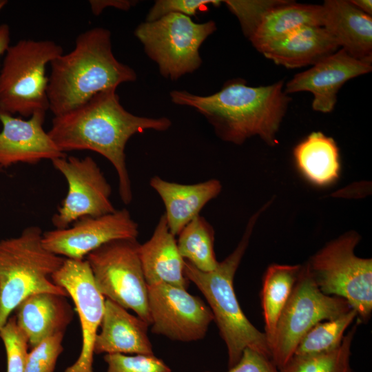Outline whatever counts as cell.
Returning <instances> with one entry per match:
<instances>
[{
    "label": "cell",
    "instance_id": "cell-21",
    "mask_svg": "<svg viewBox=\"0 0 372 372\" xmlns=\"http://www.w3.org/2000/svg\"><path fill=\"white\" fill-rule=\"evenodd\" d=\"M149 185L163 200L167 227L174 236L199 216L204 206L222 189L220 182L216 179L185 185L167 181L158 176L150 179Z\"/></svg>",
    "mask_w": 372,
    "mask_h": 372
},
{
    "label": "cell",
    "instance_id": "cell-33",
    "mask_svg": "<svg viewBox=\"0 0 372 372\" xmlns=\"http://www.w3.org/2000/svg\"><path fill=\"white\" fill-rule=\"evenodd\" d=\"M220 3L218 0H157L148 12L145 21H156L173 13L192 17L203 7L218 6Z\"/></svg>",
    "mask_w": 372,
    "mask_h": 372
},
{
    "label": "cell",
    "instance_id": "cell-12",
    "mask_svg": "<svg viewBox=\"0 0 372 372\" xmlns=\"http://www.w3.org/2000/svg\"><path fill=\"white\" fill-rule=\"evenodd\" d=\"M147 294L152 333L185 342L206 335L214 316L200 298L162 282L147 285Z\"/></svg>",
    "mask_w": 372,
    "mask_h": 372
},
{
    "label": "cell",
    "instance_id": "cell-37",
    "mask_svg": "<svg viewBox=\"0 0 372 372\" xmlns=\"http://www.w3.org/2000/svg\"><path fill=\"white\" fill-rule=\"evenodd\" d=\"M358 9L371 15L372 13V3L371 0H352L350 1Z\"/></svg>",
    "mask_w": 372,
    "mask_h": 372
},
{
    "label": "cell",
    "instance_id": "cell-20",
    "mask_svg": "<svg viewBox=\"0 0 372 372\" xmlns=\"http://www.w3.org/2000/svg\"><path fill=\"white\" fill-rule=\"evenodd\" d=\"M139 257L147 285L165 283L187 289L185 260L179 253L175 236L169 231L164 214L152 237L139 246Z\"/></svg>",
    "mask_w": 372,
    "mask_h": 372
},
{
    "label": "cell",
    "instance_id": "cell-38",
    "mask_svg": "<svg viewBox=\"0 0 372 372\" xmlns=\"http://www.w3.org/2000/svg\"><path fill=\"white\" fill-rule=\"evenodd\" d=\"M7 3H8V1L0 0V10H1L6 6Z\"/></svg>",
    "mask_w": 372,
    "mask_h": 372
},
{
    "label": "cell",
    "instance_id": "cell-32",
    "mask_svg": "<svg viewBox=\"0 0 372 372\" xmlns=\"http://www.w3.org/2000/svg\"><path fill=\"white\" fill-rule=\"evenodd\" d=\"M107 363L106 372H172L161 359L153 355H127L109 353L104 355Z\"/></svg>",
    "mask_w": 372,
    "mask_h": 372
},
{
    "label": "cell",
    "instance_id": "cell-23",
    "mask_svg": "<svg viewBox=\"0 0 372 372\" xmlns=\"http://www.w3.org/2000/svg\"><path fill=\"white\" fill-rule=\"evenodd\" d=\"M297 168L311 183L327 186L339 177V149L335 141L320 132H313L293 149Z\"/></svg>",
    "mask_w": 372,
    "mask_h": 372
},
{
    "label": "cell",
    "instance_id": "cell-16",
    "mask_svg": "<svg viewBox=\"0 0 372 372\" xmlns=\"http://www.w3.org/2000/svg\"><path fill=\"white\" fill-rule=\"evenodd\" d=\"M45 117V112H37L23 120L0 112V167L66 156L44 130Z\"/></svg>",
    "mask_w": 372,
    "mask_h": 372
},
{
    "label": "cell",
    "instance_id": "cell-1",
    "mask_svg": "<svg viewBox=\"0 0 372 372\" xmlns=\"http://www.w3.org/2000/svg\"><path fill=\"white\" fill-rule=\"evenodd\" d=\"M171 125L167 117L148 118L127 112L116 90L111 89L74 110L54 116L48 133L63 153L87 149L107 158L116 171L120 197L127 205L132 200L125 153L128 140L146 130L163 132Z\"/></svg>",
    "mask_w": 372,
    "mask_h": 372
},
{
    "label": "cell",
    "instance_id": "cell-5",
    "mask_svg": "<svg viewBox=\"0 0 372 372\" xmlns=\"http://www.w3.org/2000/svg\"><path fill=\"white\" fill-rule=\"evenodd\" d=\"M42 237L41 228L31 226L18 236L0 240V330L18 305L32 294L68 296L51 278L65 258L48 250Z\"/></svg>",
    "mask_w": 372,
    "mask_h": 372
},
{
    "label": "cell",
    "instance_id": "cell-35",
    "mask_svg": "<svg viewBox=\"0 0 372 372\" xmlns=\"http://www.w3.org/2000/svg\"><path fill=\"white\" fill-rule=\"evenodd\" d=\"M91 10L94 15H99L107 7L112 6L123 10H127L135 3L129 0H91L89 1Z\"/></svg>",
    "mask_w": 372,
    "mask_h": 372
},
{
    "label": "cell",
    "instance_id": "cell-26",
    "mask_svg": "<svg viewBox=\"0 0 372 372\" xmlns=\"http://www.w3.org/2000/svg\"><path fill=\"white\" fill-rule=\"evenodd\" d=\"M178 236L177 247L185 260L204 272L211 271L217 267L214 230L204 217L196 216Z\"/></svg>",
    "mask_w": 372,
    "mask_h": 372
},
{
    "label": "cell",
    "instance_id": "cell-7",
    "mask_svg": "<svg viewBox=\"0 0 372 372\" xmlns=\"http://www.w3.org/2000/svg\"><path fill=\"white\" fill-rule=\"evenodd\" d=\"M360 236L349 231L329 242L305 264L319 289L344 298L357 313L358 324L372 313V259L355 256Z\"/></svg>",
    "mask_w": 372,
    "mask_h": 372
},
{
    "label": "cell",
    "instance_id": "cell-2",
    "mask_svg": "<svg viewBox=\"0 0 372 372\" xmlns=\"http://www.w3.org/2000/svg\"><path fill=\"white\" fill-rule=\"evenodd\" d=\"M283 84L281 80L252 87L245 79H234L211 95L173 90L169 96L174 103L191 107L202 114L224 141L240 145L258 136L268 145H274L291 101L283 90Z\"/></svg>",
    "mask_w": 372,
    "mask_h": 372
},
{
    "label": "cell",
    "instance_id": "cell-9",
    "mask_svg": "<svg viewBox=\"0 0 372 372\" xmlns=\"http://www.w3.org/2000/svg\"><path fill=\"white\" fill-rule=\"evenodd\" d=\"M136 239L108 242L86 256L95 282L103 296L132 310L151 325L147 285Z\"/></svg>",
    "mask_w": 372,
    "mask_h": 372
},
{
    "label": "cell",
    "instance_id": "cell-25",
    "mask_svg": "<svg viewBox=\"0 0 372 372\" xmlns=\"http://www.w3.org/2000/svg\"><path fill=\"white\" fill-rule=\"evenodd\" d=\"M300 268V265L272 264L264 274L260 300L265 322L264 333L270 349L277 323L290 298Z\"/></svg>",
    "mask_w": 372,
    "mask_h": 372
},
{
    "label": "cell",
    "instance_id": "cell-14",
    "mask_svg": "<svg viewBox=\"0 0 372 372\" xmlns=\"http://www.w3.org/2000/svg\"><path fill=\"white\" fill-rule=\"evenodd\" d=\"M138 236V224L123 208L100 216L81 218L70 227L45 231L42 242L48 250L58 256L83 260L108 242L136 239Z\"/></svg>",
    "mask_w": 372,
    "mask_h": 372
},
{
    "label": "cell",
    "instance_id": "cell-15",
    "mask_svg": "<svg viewBox=\"0 0 372 372\" xmlns=\"http://www.w3.org/2000/svg\"><path fill=\"white\" fill-rule=\"evenodd\" d=\"M371 63L357 59L340 49L296 74L284 92L291 94L309 92L313 96L312 108L322 113L331 112L337 102V94L349 80L371 71Z\"/></svg>",
    "mask_w": 372,
    "mask_h": 372
},
{
    "label": "cell",
    "instance_id": "cell-27",
    "mask_svg": "<svg viewBox=\"0 0 372 372\" xmlns=\"http://www.w3.org/2000/svg\"><path fill=\"white\" fill-rule=\"evenodd\" d=\"M358 323L344 335L342 344L329 352L293 355L279 372H353L351 366V345Z\"/></svg>",
    "mask_w": 372,
    "mask_h": 372
},
{
    "label": "cell",
    "instance_id": "cell-31",
    "mask_svg": "<svg viewBox=\"0 0 372 372\" xmlns=\"http://www.w3.org/2000/svg\"><path fill=\"white\" fill-rule=\"evenodd\" d=\"M282 0L273 1H224L229 10L238 18L244 34L249 39L264 15Z\"/></svg>",
    "mask_w": 372,
    "mask_h": 372
},
{
    "label": "cell",
    "instance_id": "cell-24",
    "mask_svg": "<svg viewBox=\"0 0 372 372\" xmlns=\"http://www.w3.org/2000/svg\"><path fill=\"white\" fill-rule=\"evenodd\" d=\"M302 25H322V6L282 1L264 15L249 39L258 50Z\"/></svg>",
    "mask_w": 372,
    "mask_h": 372
},
{
    "label": "cell",
    "instance_id": "cell-29",
    "mask_svg": "<svg viewBox=\"0 0 372 372\" xmlns=\"http://www.w3.org/2000/svg\"><path fill=\"white\" fill-rule=\"evenodd\" d=\"M0 339L6 349L7 372H24L29 344L16 316L10 317L1 329Z\"/></svg>",
    "mask_w": 372,
    "mask_h": 372
},
{
    "label": "cell",
    "instance_id": "cell-19",
    "mask_svg": "<svg viewBox=\"0 0 372 372\" xmlns=\"http://www.w3.org/2000/svg\"><path fill=\"white\" fill-rule=\"evenodd\" d=\"M322 27L351 56L371 63L372 17L350 1L327 0L322 5Z\"/></svg>",
    "mask_w": 372,
    "mask_h": 372
},
{
    "label": "cell",
    "instance_id": "cell-4",
    "mask_svg": "<svg viewBox=\"0 0 372 372\" xmlns=\"http://www.w3.org/2000/svg\"><path fill=\"white\" fill-rule=\"evenodd\" d=\"M263 207L249 219L245 233L234 251L209 272L200 271L185 260V273L205 296L228 354L229 368L240 359L246 348L271 359L269 342L264 332L257 329L245 316L234 289V278L247 248L254 227Z\"/></svg>",
    "mask_w": 372,
    "mask_h": 372
},
{
    "label": "cell",
    "instance_id": "cell-3",
    "mask_svg": "<svg viewBox=\"0 0 372 372\" xmlns=\"http://www.w3.org/2000/svg\"><path fill=\"white\" fill-rule=\"evenodd\" d=\"M48 96L58 116L85 103L96 94L135 81L136 73L114 56L110 30L94 28L80 34L70 52L50 63Z\"/></svg>",
    "mask_w": 372,
    "mask_h": 372
},
{
    "label": "cell",
    "instance_id": "cell-28",
    "mask_svg": "<svg viewBox=\"0 0 372 372\" xmlns=\"http://www.w3.org/2000/svg\"><path fill=\"white\" fill-rule=\"evenodd\" d=\"M356 318V311L351 309L338 318L317 323L300 340L294 355L318 354L335 349L342 344L345 331Z\"/></svg>",
    "mask_w": 372,
    "mask_h": 372
},
{
    "label": "cell",
    "instance_id": "cell-30",
    "mask_svg": "<svg viewBox=\"0 0 372 372\" xmlns=\"http://www.w3.org/2000/svg\"><path fill=\"white\" fill-rule=\"evenodd\" d=\"M64 333L42 340L28 352L24 372H54L56 361L63 350Z\"/></svg>",
    "mask_w": 372,
    "mask_h": 372
},
{
    "label": "cell",
    "instance_id": "cell-34",
    "mask_svg": "<svg viewBox=\"0 0 372 372\" xmlns=\"http://www.w3.org/2000/svg\"><path fill=\"white\" fill-rule=\"evenodd\" d=\"M227 372H279V370L269 358L246 348L239 361Z\"/></svg>",
    "mask_w": 372,
    "mask_h": 372
},
{
    "label": "cell",
    "instance_id": "cell-8",
    "mask_svg": "<svg viewBox=\"0 0 372 372\" xmlns=\"http://www.w3.org/2000/svg\"><path fill=\"white\" fill-rule=\"evenodd\" d=\"M216 30L212 20L198 23L189 17L173 13L141 23L134 34L148 57L158 65L161 74L176 81L200 68L199 49Z\"/></svg>",
    "mask_w": 372,
    "mask_h": 372
},
{
    "label": "cell",
    "instance_id": "cell-17",
    "mask_svg": "<svg viewBox=\"0 0 372 372\" xmlns=\"http://www.w3.org/2000/svg\"><path fill=\"white\" fill-rule=\"evenodd\" d=\"M149 325L138 316L106 298L105 310L97 333L94 352L153 355L154 351L148 337Z\"/></svg>",
    "mask_w": 372,
    "mask_h": 372
},
{
    "label": "cell",
    "instance_id": "cell-36",
    "mask_svg": "<svg viewBox=\"0 0 372 372\" xmlns=\"http://www.w3.org/2000/svg\"><path fill=\"white\" fill-rule=\"evenodd\" d=\"M10 29L8 24H0V58L10 45Z\"/></svg>",
    "mask_w": 372,
    "mask_h": 372
},
{
    "label": "cell",
    "instance_id": "cell-6",
    "mask_svg": "<svg viewBox=\"0 0 372 372\" xmlns=\"http://www.w3.org/2000/svg\"><path fill=\"white\" fill-rule=\"evenodd\" d=\"M63 53L53 41L22 39L7 48L0 71V112L23 117L50 110L46 65Z\"/></svg>",
    "mask_w": 372,
    "mask_h": 372
},
{
    "label": "cell",
    "instance_id": "cell-11",
    "mask_svg": "<svg viewBox=\"0 0 372 372\" xmlns=\"http://www.w3.org/2000/svg\"><path fill=\"white\" fill-rule=\"evenodd\" d=\"M65 178L68 193L52 222L56 229H65L86 216H100L114 212L112 188L100 167L90 156H65L52 161Z\"/></svg>",
    "mask_w": 372,
    "mask_h": 372
},
{
    "label": "cell",
    "instance_id": "cell-10",
    "mask_svg": "<svg viewBox=\"0 0 372 372\" xmlns=\"http://www.w3.org/2000/svg\"><path fill=\"white\" fill-rule=\"evenodd\" d=\"M351 309L344 298L323 293L305 264L301 265L290 298L277 323L270 349L273 363L281 369L294 355L300 340L314 325L338 318Z\"/></svg>",
    "mask_w": 372,
    "mask_h": 372
},
{
    "label": "cell",
    "instance_id": "cell-13",
    "mask_svg": "<svg viewBox=\"0 0 372 372\" xmlns=\"http://www.w3.org/2000/svg\"><path fill=\"white\" fill-rule=\"evenodd\" d=\"M51 278L72 299L81 322V352L65 372H94V342L104 313L105 298L98 289L85 259L65 258Z\"/></svg>",
    "mask_w": 372,
    "mask_h": 372
},
{
    "label": "cell",
    "instance_id": "cell-18",
    "mask_svg": "<svg viewBox=\"0 0 372 372\" xmlns=\"http://www.w3.org/2000/svg\"><path fill=\"white\" fill-rule=\"evenodd\" d=\"M339 45L322 26L302 25L258 51L288 68L314 65L338 50Z\"/></svg>",
    "mask_w": 372,
    "mask_h": 372
},
{
    "label": "cell",
    "instance_id": "cell-22",
    "mask_svg": "<svg viewBox=\"0 0 372 372\" xmlns=\"http://www.w3.org/2000/svg\"><path fill=\"white\" fill-rule=\"evenodd\" d=\"M64 296L52 293L32 294L16 308L18 326L32 349L44 339L64 333L73 318V311Z\"/></svg>",
    "mask_w": 372,
    "mask_h": 372
}]
</instances>
